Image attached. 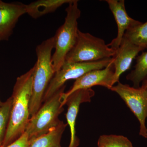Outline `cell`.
Listing matches in <instances>:
<instances>
[{"instance_id": "1", "label": "cell", "mask_w": 147, "mask_h": 147, "mask_svg": "<svg viewBox=\"0 0 147 147\" xmlns=\"http://www.w3.org/2000/svg\"><path fill=\"white\" fill-rule=\"evenodd\" d=\"M34 67L16 79L13 87L9 120L2 146H6L21 137L29 119L30 103L32 92Z\"/></svg>"}, {"instance_id": "2", "label": "cell", "mask_w": 147, "mask_h": 147, "mask_svg": "<svg viewBox=\"0 0 147 147\" xmlns=\"http://www.w3.org/2000/svg\"><path fill=\"white\" fill-rule=\"evenodd\" d=\"M54 47L53 36L42 41L36 48L37 59L34 65L32 92L30 103V117L42 105L45 91L55 75L52 61V52Z\"/></svg>"}, {"instance_id": "3", "label": "cell", "mask_w": 147, "mask_h": 147, "mask_svg": "<svg viewBox=\"0 0 147 147\" xmlns=\"http://www.w3.org/2000/svg\"><path fill=\"white\" fill-rule=\"evenodd\" d=\"M67 15L64 24L58 28L55 36V52L52 61L56 73L65 61L67 55L76 43L78 36V20L81 11L78 6V1L73 0L65 9Z\"/></svg>"}, {"instance_id": "4", "label": "cell", "mask_w": 147, "mask_h": 147, "mask_svg": "<svg viewBox=\"0 0 147 147\" xmlns=\"http://www.w3.org/2000/svg\"><path fill=\"white\" fill-rule=\"evenodd\" d=\"M64 85L51 97L45 100L35 115L29 119L26 129L30 142L47 133L60 121L59 116L63 112L62 96Z\"/></svg>"}, {"instance_id": "5", "label": "cell", "mask_w": 147, "mask_h": 147, "mask_svg": "<svg viewBox=\"0 0 147 147\" xmlns=\"http://www.w3.org/2000/svg\"><path fill=\"white\" fill-rule=\"evenodd\" d=\"M116 50L102 38L78 31L76 43L67 55L65 63L90 62L113 58Z\"/></svg>"}, {"instance_id": "6", "label": "cell", "mask_w": 147, "mask_h": 147, "mask_svg": "<svg viewBox=\"0 0 147 147\" xmlns=\"http://www.w3.org/2000/svg\"><path fill=\"white\" fill-rule=\"evenodd\" d=\"M113 60V58H110L90 62L64 63L51 79L45 91L42 102H45L65 85L67 81L71 79L76 80L92 70L105 68Z\"/></svg>"}, {"instance_id": "7", "label": "cell", "mask_w": 147, "mask_h": 147, "mask_svg": "<svg viewBox=\"0 0 147 147\" xmlns=\"http://www.w3.org/2000/svg\"><path fill=\"white\" fill-rule=\"evenodd\" d=\"M111 90L115 92L125 102L140 123L139 134L147 138L146 120L147 117V95L141 87L134 88L118 82Z\"/></svg>"}, {"instance_id": "8", "label": "cell", "mask_w": 147, "mask_h": 147, "mask_svg": "<svg viewBox=\"0 0 147 147\" xmlns=\"http://www.w3.org/2000/svg\"><path fill=\"white\" fill-rule=\"evenodd\" d=\"M113 61L105 68L88 71L76 79L70 89L63 94L62 106L63 107L65 105L66 100L68 96L78 90L88 89L96 86H102L110 90L114 85L115 67Z\"/></svg>"}, {"instance_id": "9", "label": "cell", "mask_w": 147, "mask_h": 147, "mask_svg": "<svg viewBox=\"0 0 147 147\" xmlns=\"http://www.w3.org/2000/svg\"><path fill=\"white\" fill-rule=\"evenodd\" d=\"M95 92L92 88L79 90L71 94L66 100L65 105L67 106L66 118L67 124L70 128L71 134L68 147H77L79 146V141L76 136L75 125L80 105L84 102H90Z\"/></svg>"}, {"instance_id": "10", "label": "cell", "mask_w": 147, "mask_h": 147, "mask_svg": "<svg viewBox=\"0 0 147 147\" xmlns=\"http://www.w3.org/2000/svg\"><path fill=\"white\" fill-rule=\"evenodd\" d=\"M25 13L26 5L0 0V41L8 40L18 19Z\"/></svg>"}, {"instance_id": "11", "label": "cell", "mask_w": 147, "mask_h": 147, "mask_svg": "<svg viewBox=\"0 0 147 147\" xmlns=\"http://www.w3.org/2000/svg\"><path fill=\"white\" fill-rule=\"evenodd\" d=\"M112 11L117 26V34L109 44V47L115 50L118 49L125 32L128 29L138 26L142 22L129 17L125 9L124 0H106Z\"/></svg>"}, {"instance_id": "12", "label": "cell", "mask_w": 147, "mask_h": 147, "mask_svg": "<svg viewBox=\"0 0 147 147\" xmlns=\"http://www.w3.org/2000/svg\"><path fill=\"white\" fill-rule=\"evenodd\" d=\"M145 49L133 44L125 38L123 37L113 57V63L115 67L114 84L119 82L121 75L130 68L132 61L137 57L140 52Z\"/></svg>"}, {"instance_id": "13", "label": "cell", "mask_w": 147, "mask_h": 147, "mask_svg": "<svg viewBox=\"0 0 147 147\" xmlns=\"http://www.w3.org/2000/svg\"><path fill=\"white\" fill-rule=\"evenodd\" d=\"M73 0H38L26 5V12L32 18L36 19L47 13L55 11L65 4Z\"/></svg>"}, {"instance_id": "14", "label": "cell", "mask_w": 147, "mask_h": 147, "mask_svg": "<svg viewBox=\"0 0 147 147\" xmlns=\"http://www.w3.org/2000/svg\"><path fill=\"white\" fill-rule=\"evenodd\" d=\"M67 125V123L60 121L47 133L30 142L29 147H61V139Z\"/></svg>"}, {"instance_id": "15", "label": "cell", "mask_w": 147, "mask_h": 147, "mask_svg": "<svg viewBox=\"0 0 147 147\" xmlns=\"http://www.w3.org/2000/svg\"><path fill=\"white\" fill-rule=\"evenodd\" d=\"M136 59L134 69L127 76L126 79L132 82L134 88H139L141 83L147 77V51L142 52Z\"/></svg>"}, {"instance_id": "16", "label": "cell", "mask_w": 147, "mask_h": 147, "mask_svg": "<svg viewBox=\"0 0 147 147\" xmlns=\"http://www.w3.org/2000/svg\"><path fill=\"white\" fill-rule=\"evenodd\" d=\"M124 37L133 44L147 48V21L128 29L125 32Z\"/></svg>"}, {"instance_id": "17", "label": "cell", "mask_w": 147, "mask_h": 147, "mask_svg": "<svg viewBox=\"0 0 147 147\" xmlns=\"http://www.w3.org/2000/svg\"><path fill=\"white\" fill-rule=\"evenodd\" d=\"M98 147H133L131 142L122 135H102L98 138Z\"/></svg>"}, {"instance_id": "18", "label": "cell", "mask_w": 147, "mask_h": 147, "mask_svg": "<svg viewBox=\"0 0 147 147\" xmlns=\"http://www.w3.org/2000/svg\"><path fill=\"white\" fill-rule=\"evenodd\" d=\"M11 104L12 98L10 97L5 102H3L2 105L0 107V147L2 146L5 137Z\"/></svg>"}, {"instance_id": "19", "label": "cell", "mask_w": 147, "mask_h": 147, "mask_svg": "<svg viewBox=\"0 0 147 147\" xmlns=\"http://www.w3.org/2000/svg\"><path fill=\"white\" fill-rule=\"evenodd\" d=\"M30 145V140L28 135L26 132H25L22 135L16 139L15 141L12 142L10 144L6 146L0 147H29Z\"/></svg>"}, {"instance_id": "20", "label": "cell", "mask_w": 147, "mask_h": 147, "mask_svg": "<svg viewBox=\"0 0 147 147\" xmlns=\"http://www.w3.org/2000/svg\"><path fill=\"white\" fill-rule=\"evenodd\" d=\"M141 87L147 95V77L142 82V85Z\"/></svg>"}, {"instance_id": "21", "label": "cell", "mask_w": 147, "mask_h": 147, "mask_svg": "<svg viewBox=\"0 0 147 147\" xmlns=\"http://www.w3.org/2000/svg\"><path fill=\"white\" fill-rule=\"evenodd\" d=\"M3 103V102H2L1 101V100H0V107L2 105Z\"/></svg>"}]
</instances>
